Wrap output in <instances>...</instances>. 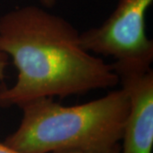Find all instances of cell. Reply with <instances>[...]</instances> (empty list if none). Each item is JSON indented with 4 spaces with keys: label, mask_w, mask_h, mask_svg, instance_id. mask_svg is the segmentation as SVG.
<instances>
[{
    "label": "cell",
    "mask_w": 153,
    "mask_h": 153,
    "mask_svg": "<svg viewBox=\"0 0 153 153\" xmlns=\"http://www.w3.org/2000/svg\"><path fill=\"white\" fill-rule=\"evenodd\" d=\"M0 49L18 71L12 87H0L3 107H20L43 97L66 98L119 83L111 64L82 47L76 28L38 6L22 7L0 17Z\"/></svg>",
    "instance_id": "6da1fadb"
},
{
    "label": "cell",
    "mask_w": 153,
    "mask_h": 153,
    "mask_svg": "<svg viewBox=\"0 0 153 153\" xmlns=\"http://www.w3.org/2000/svg\"><path fill=\"white\" fill-rule=\"evenodd\" d=\"M20 107L22 122L4 143L22 153H53L120 142L129 100L121 88L84 104L64 106L52 97H43Z\"/></svg>",
    "instance_id": "7a4b0ae2"
},
{
    "label": "cell",
    "mask_w": 153,
    "mask_h": 153,
    "mask_svg": "<svg viewBox=\"0 0 153 153\" xmlns=\"http://www.w3.org/2000/svg\"><path fill=\"white\" fill-rule=\"evenodd\" d=\"M153 0H119L100 27L80 33L82 47L90 53L111 57L114 64L151 66L153 41L146 33V13Z\"/></svg>",
    "instance_id": "3957f363"
},
{
    "label": "cell",
    "mask_w": 153,
    "mask_h": 153,
    "mask_svg": "<svg viewBox=\"0 0 153 153\" xmlns=\"http://www.w3.org/2000/svg\"><path fill=\"white\" fill-rule=\"evenodd\" d=\"M129 100L122 153H152L153 147V71L151 66L111 64Z\"/></svg>",
    "instance_id": "277c9868"
},
{
    "label": "cell",
    "mask_w": 153,
    "mask_h": 153,
    "mask_svg": "<svg viewBox=\"0 0 153 153\" xmlns=\"http://www.w3.org/2000/svg\"><path fill=\"white\" fill-rule=\"evenodd\" d=\"M53 153H122L121 146L119 143L113 146L99 149H90V150H76V151H64Z\"/></svg>",
    "instance_id": "5b68a950"
},
{
    "label": "cell",
    "mask_w": 153,
    "mask_h": 153,
    "mask_svg": "<svg viewBox=\"0 0 153 153\" xmlns=\"http://www.w3.org/2000/svg\"><path fill=\"white\" fill-rule=\"evenodd\" d=\"M9 61L10 57L2 49H0V81L4 77V72L6 67L9 65Z\"/></svg>",
    "instance_id": "8992f818"
},
{
    "label": "cell",
    "mask_w": 153,
    "mask_h": 153,
    "mask_svg": "<svg viewBox=\"0 0 153 153\" xmlns=\"http://www.w3.org/2000/svg\"><path fill=\"white\" fill-rule=\"evenodd\" d=\"M0 153H22L14 148L5 145L4 143H0Z\"/></svg>",
    "instance_id": "52a82bcc"
},
{
    "label": "cell",
    "mask_w": 153,
    "mask_h": 153,
    "mask_svg": "<svg viewBox=\"0 0 153 153\" xmlns=\"http://www.w3.org/2000/svg\"><path fill=\"white\" fill-rule=\"evenodd\" d=\"M40 1H41V3L44 6L49 7V8L53 7L55 4V3H56V0H40Z\"/></svg>",
    "instance_id": "ba28073f"
}]
</instances>
